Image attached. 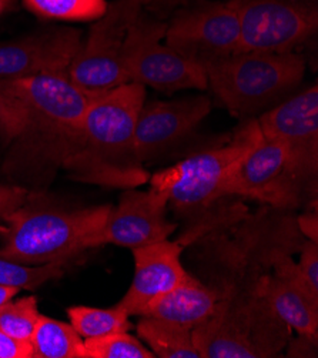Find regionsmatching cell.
Wrapping results in <instances>:
<instances>
[{
	"label": "cell",
	"instance_id": "obj_32",
	"mask_svg": "<svg viewBox=\"0 0 318 358\" xmlns=\"http://www.w3.org/2000/svg\"><path fill=\"white\" fill-rule=\"evenodd\" d=\"M297 226H298L301 234H305L308 240H311V241L318 240V236H317V229H318L317 213L303 214V216H300L297 219Z\"/></svg>",
	"mask_w": 318,
	"mask_h": 358
},
{
	"label": "cell",
	"instance_id": "obj_29",
	"mask_svg": "<svg viewBox=\"0 0 318 358\" xmlns=\"http://www.w3.org/2000/svg\"><path fill=\"white\" fill-rule=\"evenodd\" d=\"M30 341L17 340L0 330V358H31Z\"/></svg>",
	"mask_w": 318,
	"mask_h": 358
},
{
	"label": "cell",
	"instance_id": "obj_28",
	"mask_svg": "<svg viewBox=\"0 0 318 358\" xmlns=\"http://www.w3.org/2000/svg\"><path fill=\"white\" fill-rule=\"evenodd\" d=\"M30 193L22 186H8L0 183V219H5L10 213L22 207Z\"/></svg>",
	"mask_w": 318,
	"mask_h": 358
},
{
	"label": "cell",
	"instance_id": "obj_11",
	"mask_svg": "<svg viewBox=\"0 0 318 358\" xmlns=\"http://www.w3.org/2000/svg\"><path fill=\"white\" fill-rule=\"evenodd\" d=\"M311 183L298 174L284 143L261 136L224 187V196L257 200L280 210L297 208L310 193Z\"/></svg>",
	"mask_w": 318,
	"mask_h": 358
},
{
	"label": "cell",
	"instance_id": "obj_21",
	"mask_svg": "<svg viewBox=\"0 0 318 358\" xmlns=\"http://www.w3.org/2000/svg\"><path fill=\"white\" fill-rule=\"evenodd\" d=\"M67 315L70 324L83 340L131 329L130 315L119 304L110 308L76 306L67 308Z\"/></svg>",
	"mask_w": 318,
	"mask_h": 358
},
{
	"label": "cell",
	"instance_id": "obj_1",
	"mask_svg": "<svg viewBox=\"0 0 318 358\" xmlns=\"http://www.w3.org/2000/svg\"><path fill=\"white\" fill-rule=\"evenodd\" d=\"M146 86L124 83L90 99L82 126V149L64 167L76 180L117 189L149 182L137 159L136 123L145 104Z\"/></svg>",
	"mask_w": 318,
	"mask_h": 358
},
{
	"label": "cell",
	"instance_id": "obj_10",
	"mask_svg": "<svg viewBox=\"0 0 318 358\" xmlns=\"http://www.w3.org/2000/svg\"><path fill=\"white\" fill-rule=\"evenodd\" d=\"M234 5L240 22L237 53L294 52L318 29L317 0H234Z\"/></svg>",
	"mask_w": 318,
	"mask_h": 358
},
{
	"label": "cell",
	"instance_id": "obj_27",
	"mask_svg": "<svg viewBox=\"0 0 318 358\" xmlns=\"http://www.w3.org/2000/svg\"><path fill=\"white\" fill-rule=\"evenodd\" d=\"M300 253V262L297 263L300 273L311 292L318 296V241H304Z\"/></svg>",
	"mask_w": 318,
	"mask_h": 358
},
{
	"label": "cell",
	"instance_id": "obj_14",
	"mask_svg": "<svg viewBox=\"0 0 318 358\" xmlns=\"http://www.w3.org/2000/svg\"><path fill=\"white\" fill-rule=\"evenodd\" d=\"M211 110L207 96H189L143 104L136 123L134 148L141 164L160 157L190 136Z\"/></svg>",
	"mask_w": 318,
	"mask_h": 358
},
{
	"label": "cell",
	"instance_id": "obj_30",
	"mask_svg": "<svg viewBox=\"0 0 318 358\" xmlns=\"http://www.w3.org/2000/svg\"><path fill=\"white\" fill-rule=\"evenodd\" d=\"M190 2L193 0H145L143 10L157 19L168 20L175 10Z\"/></svg>",
	"mask_w": 318,
	"mask_h": 358
},
{
	"label": "cell",
	"instance_id": "obj_31",
	"mask_svg": "<svg viewBox=\"0 0 318 358\" xmlns=\"http://www.w3.org/2000/svg\"><path fill=\"white\" fill-rule=\"evenodd\" d=\"M318 336L300 334L298 337L289 341L287 357H317L318 354Z\"/></svg>",
	"mask_w": 318,
	"mask_h": 358
},
{
	"label": "cell",
	"instance_id": "obj_20",
	"mask_svg": "<svg viewBox=\"0 0 318 358\" xmlns=\"http://www.w3.org/2000/svg\"><path fill=\"white\" fill-rule=\"evenodd\" d=\"M83 343L72 324L41 314L30 338L31 358H86Z\"/></svg>",
	"mask_w": 318,
	"mask_h": 358
},
{
	"label": "cell",
	"instance_id": "obj_8",
	"mask_svg": "<svg viewBox=\"0 0 318 358\" xmlns=\"http://www.w3.org/2000/svg\"><path fill=\"white\" fill-rule=\"evenodd\" d=\"M167 20L141 12L131 24L123 46V66L129 82L150 86L163 93L178 90H205V71L161 41Z\"/></svg>",
	"mask_w": 318,
	"mask_h": 358
},
{
	"label": "cell",
	"instance_id": "obj_5",
	"mask_svg": "<svg viewBox=\"0 0 318 358\" xmlns=\"http://www.w3.org/2000/svg\"><path fill=\"white\" fill-rule=\"evenodd\" d=\"M204 71L226 109L249 119L290 97L304 78L305 62L296 52H249L210 63Z\"/></svg>",
	"mask_w": 318,
	"mask_h": 358
},
{
	"label": "cell",
	"instance_id": "obj_2",
	"mask_svg": "<svg viewBox=\"0 0 318 358\" xmlns=\"http://www.w3.org/2000/svg\"><path fill=\"white\" fill-rule=\"evenodd\" d=\"M0 92L24 110L26 123L15 140V159L26 169L63 166L82 149V126L93 97L67 71L0 80Z\"/></svg>",
	"mask_w": 318,
	"mask_h": 358
},
{
	"label": "cell",
	"instance_id": "obj_23",
	"mask_svg": "<svg viewBox=\"0 0 318 358\" xmlns=\"http://www.w3.org/2000/svg\"><path fill=\"white\" fill-rule=\"evenodd\" d=\"M67 262L57 260L41 266H27L0 257V285L19 290H36L42 284L59 278Z\"/></svg>",
	"mask_w": 318,
	"mask_h": 358
},
{
	"label": "cell",
	"instance_id": "obj_17",
	"mask_svg": "<svg viewBox=\"0 0 318 358\" xmlns=\"http://www.w3.org/2000/svg\"><path fill=\"white\" fill-rule=\"evenodd\" d=\"M134 277L130 289L119 306L129 315H141L156 299L179 285L189 273L182 264L183 245L178 241L161 240L131 250Z\"/></svg>",
	"mask_w": 318,
	"mask_h": 358
},
{
	"label": "cell",
	"instance_id": "obj_4",
	"mask_svg": "<svg viewBox=\"0 0 318 358\" xmlns=\"http://www.w3.org/2000/svg\"><path fill=\"white\" fill-rule=\"evenodd\" d=\"M290 331L250 282L224 287L215 313L191 334L201 358H268L289 344Z\"/></svg>",
	"mask_w": 318,
	"mask_h": 358
},
{
	"label": "cell",
	"instance_id": "obj_9",
	"mask_svg": "<svg viewBox=\"0 0 318 358\" xmlns=\"http://www.w3.org/2000/svg\"><path fill=\"white\" fill-rule=\"evenodd\" d=\"M166 46L203 69L237 53L240 22L234 0H193L167 22Z\"/></svg>",
	"mask_w": 318,
	"mask_h": 358
},
{
	"label": "cell",
	"instance_id": "obj_16",
	"mask_svg": "<svg viewBox=\"0 0 318 358\" xmlns=\"http://www.w3.org/2000/svg\"><path fill=\"white\" fill-rule=\"evenodd\" d=\"M273 275H260L257 293L268 303L275 315L300 334L318 336V296L311 292L291 255L274 257Z\"/></svg>",
	"mask_w": 318,
	"mask_h": 358
},
{
	"label": "cell",
	"instance_id": "obj_26",
	"mask_svg": "<svg viewBox=\"0 0 318 358\" xmlns=\"http://www.w3.org/2000/svg\"><path fill=\"white\" fill-rule=\"evenodd\" d=\"M26 123L23 107L12 97L0 92V141L8 145L15 141Z\"/></svg>",
	"mask_w": 318,
	"mask_h": 358
},
{
	"label": "cell",
	"instance_id": "obj_3",
	"mask_svg": "<svg viewBox=\"0 0 318 358\" xmlns=\"http://www.w3.org/2000/svg\"><path fill=\"white\" fill-rule=\"evenodd\" d=\"M112 206L64 208L38 201H27L10 213L0 229V257L10 262L41 266L57 260L68 262L87 250L89 238L106 223Z\"/></svg>",
	"mask_w": 318,
	"mask_h": 358
},
{
	"label": "cell",
	"instance_id": "obj_13",
	"mask_svg": "<svg viewBox=\"0 0 318 358\" xmlns=\"http://www.w3.org/2000/svg\"><path fill=\"white\" fill-rule=\"evenodd\" d=\"M167 206L163 193L127 189L103 227L89 238L87 248L113 244L134 250L168 238L178 226L167 220Z\"/></svg>",
	"mask_w": 318,
	"mask_h": 358
},
{
	"label": "cell",
	"instance_id": "obj_22",
	"mask_svg": "<svg viewBox=\"0 0 318 358\" xmlns=\"http://www.w3.org/2000/svg\"><path fill=\"white\" fill-rule=\"evenodd\" d=\"M24 5L46 19L76 22L96 20L108 8L106 0H24Z\"/></svg>",
	"mask_w": 318,
	"mask_h": 358
},
{
	"label": "cell",
	"instance_id": "obj_15",
	"mask_svg": "<svg viewBox=\"0 0 318 358\" xmlns=\"http://www.w3.org/2000/svg\"><path fill=\"white\" fill-rule=\"evenodd\" d=\"M82 43V33L72 27L52 29L0 43V80L67 71Z\"/></svg>",
	"mask_w": 318,
	"mask_h": 358
},
{
	"label": "cell",
	"instance_id": "obj_12",
	"mask_svg": "<svg viewBox=\"0 0 318 358\" xmlns=\"http://www.w3.org/2000/svg\"><path fill=\"white\" fill-rule=\"evenodd\" d=\"M261 134L287 146L298 174L315 185L318 171V86L287 97L257 119Z\"/></svg>",
	"mask_w": 318,
	"mask_h": 358
},
{
	"label": "cell",
	"instance_id": "obj_19",
	"mask_svg": "<svg viewBox=\"0 0 318 358\" xmlns=\"http://www.w3.org/2000/svg\"><path fill=\"white\" fill-rule=\"evenodd\" d=\"M137 334L146 343L154 357L160 358H201L194 345L191 330L170 321L141 317Z\"/></svg>",
	"mask_w": 318,
	"mask_h": 358
},
{
	"label": "cell",
	"instance_id": "obj_18",
	"mask_svg": "<svg viewBox=\"0 0 318 358\" xmlns=\"http://www.w3.org/2000/svg\"><path fill=\"white\" fill-rule=\"evenodd\" d=\"M223 293L224 289L208 287L189 274L173 290L152 301L140 317L160 318L193 330L215 313Z\"/></svg>",
	"mask_w": 318,
	"mask_h": 358
},
{
	"label": "cell",
	"instance_id": "obj_33",
	"mask_svg": "<svg viewBox=\"0 0 318 358\" xmlns=\"http://www.w3.org/2000/svg\"><path fill=\"white\" fill-rule=\"evenodd\" d=\"M19 293V289L9 287V285H0V306L12 300Z\"/></svg>",
	"mask_w": 318,
	"mask_h": 358
},
{
	"label": "cell",
	"instance_id": "obj_7",
	"mask_svg": "<svg viewBox=\"0 0 318 358\" xmlns=\"http://www.w3.org/2000/svg\"><path fill=\"white\" fill-rule=\"evenodd\" d=\"M143 5L145 0H113L108 3L67 69L70 80L92 96L129 83L123 66V46L131 24L143 12Z\"/></svg>",
	"mask_w": 318,
	"mask_h": 358
},
{
	"label": "cell",
	"instance_id": "obj_34",
	"mask_svg": "<svg viewBox=\"0 0 318 358\" xmlns=\"http://www.w3.org/2000/svg\"><path fill=\"white\" fill-rule=\"evenodd\" d=\"M15 6V0H0V16L9 12Z\"/></svg>",
	"mask_w": 318,
	"mask_h": 358
},
{
	"label": "cell",
	"instance_id": "obj_25",
	"mask_svg": "<svg viewBox=\"0 0 318 358\" xmlns=\"http://www.w3.org/2000/svg\"><path fill=\"white\" fill-rule=\"evenodd\" d=\"M41 313L36 297L29 296L0 306V330L23 341H30Z\"/></svg>",
	"mask_w": 318,
	"mask_h": 358
},
{
	"label": "cell",
	"instance_id": "obj_6",
	"mask_svg": "<svg viewBox=\"0 0 318 358\" xmlns=\"http://www.w3.org/2000/svg\"><path fill=\"white\" fill-rule=\"evenodd\" d=\"M257 119H245L220 146L186 157L150 176V189L163 193L180 214L201 213L224 196V187L261 138Z\"/></svg>",
	"mask_w": 318,
	"mask_h": 358
},
{
	"label": "cell",
	"instance_id": "obj_24",
	"mask_svg": "<svg viewBox=\"0 0 318 358\" xmlns=\"http://www.w3.org/2000/svg\"><path fill=\"white\" fill-rule=\"evenodd\" d=\"M86 358H154L150 348L129 331L85 338Z\"/></svg>",
	"mask_w": 318,
	"mask_h": 358
}]
</instances>
